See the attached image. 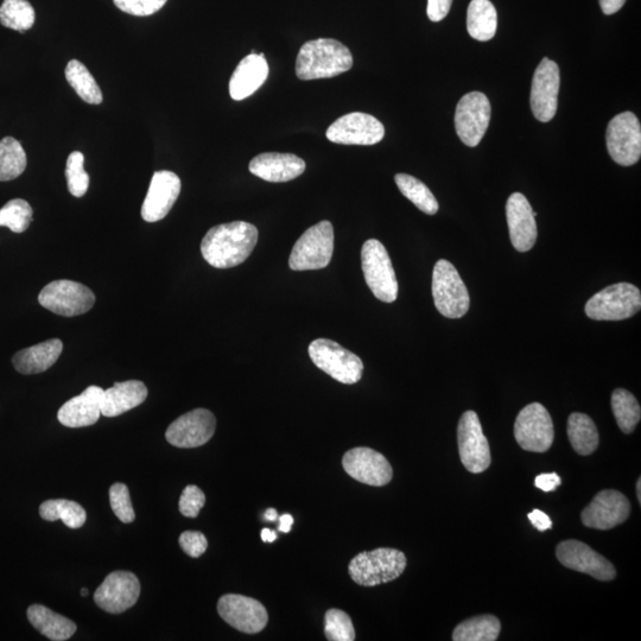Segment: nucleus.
Wrapping results in <instances>:
<instances>
[{
	"mask_svg": "<svg viewBox=\"0 0 641 641\" xmlns=\"http://www.w3.org/2000/svg\"><path fill=\"white\" fill-rule=\"evenodd\" d=\"M180 547L186 554L193 558H199L205 554L208 548V541L205 535L199 531L183 532L179 539Z\"/></svg>",
	"mask_w": 641,
	"mask_h": 641,
	"instance_id": "nucleus-45",
	"label": "nucleus"
},
{
	"mask_svg": "<svg viewBox=\"0 0 641 641\" xmlns=\"http://www.w3.org/2000/svg\"><path fill=\"white\" fill-rule=\"evenodd\" d=\"M81 595L82 596H87L88 595V589L87 588H82L81 589Z\"/></svg>",
	"mask_w": 641,
	"mask_h": 641,
	"instance_id": "nucleus-54",
	"label": "nucleus"
},
{
	"mask_svg": "<svg viewBox=\"0 0 641 641\" xmlns=\"http://www.w3.org/2000/svg\"><path fill=\"white\" fill-rule=\"evenodd\" d=\"M361 266L368 288L379 301L393 303L398 297L395 269L385 246L377 239L367 240L361 250Z\"/></svg>",
	"mask_w": 641,
	"mask_h": 641,
	"instance_id": "nucleus-7",
	"label": "nucleus"
},
{
	"mask_svg": "<svg viewBox=\"0 0 641 641\" xmlns=\"http://www.w3.org/2000/svg\"><path fill=\"white\" fill-rule=\"evenodd\" d=\"M506 218L514 249L530 251L536 244L538 231L530 202L523 194L513 193L507 200Z\"/></svg>",
	"mask_w": 641,
	"mask_h": 641,
	"instance_id": "nucleus-23",
	"label": "nucleus"
},
{
	"mask_svg": "<svg viewBox=\"0 0 641 641\" xmlns=\"http://www.w3.org/2000/svg\"><path fill=\"white\" fill-rule=\"evenodd\" d=\"M218 612L228 625L247 634L262 632L269 621L266 608L259 601L244 595L221 596Z\"/></svg>",
	"mask_w": 641,
	"mask_h": 641,
	"instance_id": "nucleus-19",
	"label": "nucleus"
},
{
	"mask_svg": "<svg viewBox=\"0 0 641 641\" xmlns=\"http://www.w3.org/2000/svg\"><path fill=\"white\" fill-rule=\"evenodd\" d=\"M453 0H428L427 14L431 22H441L452 9Z\"/></svg>",
	"mask_w": 641,
	"mask_h": 641,
	"instance_id": "nucleus-46",
	"label": "nucleus"
},
{
	"mask_svg": "<svg viewBox=\"0 0 641 641\" xmlns=\"http://www.w3.org/2000/svg\"><path fill=\"white\" fill-rule=\"evenodd\" d=\"M568 439L575 452L582 456L593 454L599 447L600 436L592 418L574 412L568 418Z\"/></svg>",
	"mask_w": 641,
	"mask_h": 641,
	"instance_id": "nucleus-31",
	"label": "nucleus"
},
{
	"mask_svg": "<svg viewBox=\"0 0 641 641\" xmlns=\"http://www.w3.org/2000/svg\"><path fill=\"white\" fill-rule=\"evenodd\" d=\"M640 308L641 294L636 285L618 283L590 298L585 312L595 321H623L637 315Z\"/></svg>",
	"mask_w": 641,
	"mask_h": 641,
	"instance_id": "nucleus-5",
	"label": "nucleus"
},
{
	"mask_svg": "<svg viewBox=\"0 0 641 641\" xmlns=\"http://www.w3.org/2000/svg\"><path fill=\"white\" fill-rule=\"evenodd\" d=\"M27 154L17 139L6 137L0 142V182L17 179L27 168Z\"/></svg>",
	"mask_w": 641,
	"mask_h": 641,
	"instance_id": "nucleus-36",
	"label": "nucleus"
},
{
	"mask_svg": "<svg viewBox=\"0 0 641 641\" xmlns=\"http://www.w3.org/2000/svg\"><path fill=\"white\" fill-rule=\"evenodd\" d=\"M556 556L564 567L590 575L599 581H612L617 576V570L607 558L575 539L558 544Z\"/></svg>",
	"mask_w": 641,
	"mask_h": 641,
	"instance_id": "nucleus-17",
	"label": "nucleus"
},
{
	"mask_svg": "<svg viewBox=\"0 0 641 641\" xmlns=\"http://www.w3.org/2000/svg\"><path fill=\"white\" fill-rule=\"evenodd\" d=\"M625 3L626 0H600L601 9L607 16L617 14Z\"/></svg>",
	"mask_w": 641,
	"mask_h": 641,
	"instance_id": "nucleus-49",
	"label": "nucleus"
},
{
	"mask_svg": "<svg viewBox=\"0 0 641 641\" xmlns=\"http://www.w3.org/2000/svg\"><path fill=\"white\" fill-rule=\"evenodd\" d=\"M395 181L405 198L414 203L420 211L428 215L439 212V202L422 181L408 174H397Z\"/></svg>",
	"mask_w": 641,
	"mask_h": 641,
	"instance_id": "nucleus-35",
	"label": "nucleus"
},
{
	"mask_svg": "<svg viewBox=\"0 0 641 641\" xmlns=\"http://www.w3.org/2000/svg\"><path fill=\"white\" fill-rule=\"evenodd\" d=\"M637 497H638L639 503H641V479L640 478L638 479V482H637Z\"/></svg>",
	"mask_w": 641,
	"mask_h": 641,
	"instance_id": "nucleus-53",
	"label": "nucleus"
},
{
	"mask_svg": "<svg viewBox=\"0 0 641 641\" xmlns=\"http://www.w3.org/2000/svg\"><path fill=\"white\" fill-rule=\"evenodd\" d=\"M501 631V624L494 615H480L463 621L456 626L453 633L454 641H495Z\"/></svg>",
	"mask_w": 641,
	"mask_h": 641,
	"instance_id": "nucleus-33",
	"label": "nucleus"
},
{
	"mask_svg": "<svg viewBox=\"0 0 641 641\" xmlns=\"http://www.w3.org/2000/svg\"><path fill=\"white\" fill-rule=\"evenodd\" d=\"M294 524V517L291 516V514H283L281 518H279V531L284 532V533H289L291 528H293Z\"/></svg>",
	"mask_w": 641,
	"mask_h": 641,
	"instance_id": "nucleus-50",
	"label": "nucleus"
},
{
	"mask_svg": "<svg viewBox=\"0 0 641 641\" xmlns=\"http://www.w3.org/2000/svg\"><path fill=\"white\" fill-rule=\"evenodd\" d=\"M514 437L526 452L545 453L554 443L555 431L549 411L532 403L519 412L514 423Z\"/></svg>",
	"mask_w": 641,
	"mask_h": 641,
	"instance_id": "nucleus-10",
	"label": "nucleus"
},
{
	"mask_svg": "<svg viewBox=\"0 0 641 641\" xmlns=\"http://www.w3.org/2000/svg\"><path fill=\"white\" fill-rule=\"evenodd\" d=\"M148 395V387L139 380L116 383L104 390L101 415L110 418L123 415L143 404Z\"/></svg>",
	"mask_w": 641,
	"mask_h": 641,
	"instance_id": "nucleus-27",
	"label": "nucleus"
},
{
	"mask_svg": "<svg viewBox=\"0 0 641 641\" xmlns=\"http://www.w3.org/2000/svg\"><path fill=\"white\" fill-rule=\"evenodd\" d=\"M141 595V583L130 571H113L94 593L95 604L103 611L120 614L135 606Z\"/></svg>",
	"mask_w": 641,
	"mask_h": 641,
	"instance_id": "nucleus-16",
	"label": "nucleus"
},
{
	"mask_svg": "<svg viewBox=\"0 0 641 641\" xmlns=\"http://www.w3.org/2000/svg\"><path fill=\"white\" fill-rule=\"evenodd\" d=\"M353 67V56L345 44L333 38L304 43L296 60L297 78L303 81L334 78Z\"/></svg>",
	"mask_w": 641,
	"mask_h": 641,
	"instance_id": "nucleus-2",
	"label": "nucleus"
},
{
	"mask_svg": "<svg viewBox=\"0 0 641 641\" xmlns=\"http://www.w3.org/2000/svg\"><path fill=\"white\" fill-rule=\"evenodd\" d=\"M325 634L329 641L355 640V630L349 615L340 609H329L325 615Z\"/></svg>",
	"mask_w": 641,
	"mask_h": 641,
	"instance_id": "nucleus-41",
	"label": "nucleus"
},
{
	"mask_svg": "<svg viewBox=\"0 0 641 641\" xmlns=\"http://www.w3.org/2000/svg\"><path fill=\"white\" fill-rule=\"evenodd\" d=\"M104 390L99 386L87 389L61 406L57 418L67 428L90 427L100 420Z\"/></svg>",
	"mask_w": 641,
	"mask_h": 641,
	"instance_id": "nucleus-24",
	"label": "nucleus"
},
{
	"mask_svg": "<svg viewBox=\"0 0 641 641\" xmlns=\"http://www.w3.org/2000/svg\"><path fill=\"white\" fill-rule=\"evenodd\" d=\"M65 75L68 84L87 104L100 105L103 103V93L84 63L78 60L69 61Z\"/></svg>",
	"mask_w": 641,
	"mask_h": 641,
	"instance_id": "nucleus-34",
	"label": "nucleus"
},
{
	"mask_svg": "<svg viewBox=\"0 0 641 641\" xmlns=\"http://www.w3.org/2000/svg\"><path fill=\"white\" fill-rule=\"evenodd\" d=\"M63 351L60 339H52L33 347L24 348L12 358L16 371L25 376L46 372L52 367Z\"/></svg>",
	"mask_w": 641,
	"mask_h": 641,
	"instance_id": "nucleus-28",
	"label": "nucleus"
},
{
	"mask_svg": "<svg viewBox=\"0 0 641 641\" xmlns=\"http://www.w3.org/2000/svg\"><path fill=\"white\" fill-rule=\"evenodd\" d=\"M342 466L349 477L368 486H385L393 477L390 462L383 454L371 448L349 450L342 459Z\"/></svg>",
	"mask_w": 641,
	"mask_h": 641,
	"instance_id": "nucleus-20",
	"label": "nucleus"
},
{
	"mask_svg": "<svg viewBox=\"0 0 641 641\" xmlns=\"http://www.w3.org/2000/svg\"><path fill=\"white\" fill-rule=\"evenodd\" d=\"M258 237L257 227L249 222L234 221L214 226L202 239V257L213 268H234L250 257Z\"/></svg>",
	"mask_w": 641,
	"mask_h": 641,
	"instance_id": "nucleus-1",
	"label": "nucleus"
},
{
	"mask_svg": "<svg viewBox=\"0 0 641 641\" xmlns=\"http://www.w3.org/2000/svg\"><path fill=\"white\" fill-rule=\"evenodd\" d=\"M329 142L342 145H374L383 141L384 125L371 114L348 113L336 119L327 130Z\"/></svg>",
	"mask_w": 641,
	"mask_h": 641,
	"instance_id": "nucleus-14",
	"label": "nucleus"
},
{
	"mask_svg": "<svg viewBox=\"0 0 641 641\" xmlns=\"http://www.w3.org/2000/svg\"><path fill=\"white\" fill-rule=\"evenodd\" d=\"M529 519L538 531L543 532L552 528L551 519L548 517V514H545L542 511L533 510L529 513Z\"/></svg>",
	"mask_w": 641,
	"mask_h": 641,
	"instance_id": "nucleus-48",
	"label": "nucleus"
},
{
	"mask_svg": "<svg viewBox=\"0 0 641 641\" xmlns=\"http://www.w3.org/2000/svg\"><path fill=\"white\" fill-rule=\"evenodd\" d=\"M433 296L436 309L448 319H461L468 313L471 304L468 290L458 270L448 260L441 259L435 264Z\"/></svg>",
	"mask_w": 641,
	"mask_h": 641,
	"instance_id": "nucleus-8",
	"label": "nucleus"
},
{
	"mask_svg": "<svg viewBox=\"0 0 641 641\" xmlns=\"http://www.w3.org/2000/svg\"><path fill=\"white\" fill-rule=\"evenodd\" d=\"M181 193V180L173 171H156L142 206V218L147 222L163 220Z\"/></svg>",
	"mask_w": 641,
	"mask_h": 641,
	"instance_id": "nucleus-22",
	"label": "nucleus"
},
{
	"mask_svg": "<svg viewBox=\"0 0 641 641\" xmlns=\"http://www.w3.org/2000/svg\"><path fill=\"white\" fill-rule=\"evenodd\" d=\"M40 516L47 522L62 520L68 528L80 529L85 525L87 513L80 504L67 499L44 501L40 506Z\"/></svg>",
	"mask_w": 641,
	"mask_h": 641,
	"instance_id": "nucleus-32",
	"label": "nucleus"
},
{
	"mask_svg": "<svg viewBox=\"0 0 641 641\" xmlns=\"http://www.w3.org/2000/svg\"><path fill=\"white\" fill-rule=\"evenodd\" d=\"M3 27L24 33L34 27L35 10L28 0H4L0 6Z\"/></svg>",
	"mask_w": 641,
	"mask_h": 641,
	"instance_id": "nucleus-38",
	"label": "nucleus"
},
{
	"mask_svg": "<svg viewBox=\"0 0 641 641\" xmlns=\"http://www.w3.org/2000/svg\"><path fill=\"white\" fill-rule=\"evenodd\" d=\"M406 556L402 551L380 548L361 552L348 566V573L359 586L374 587L389 583L402 576L406 569Z\"/></svg>",
	"mask_w": 641,
	"mask_h": 641,
	"instance_id": "nucleus-3",
	"label": "nucleus"
},
{
	"mask_svg": "<svg viewBox=\"0 0 641 641\" xmlns=\"http://www.w3.org/2000/svg\"><path fill=\"white\" fill-rule=\"evenodd\" d=\"M33 208L23 199L11 200L0 209V227H8L14 233L28 230L33 221Z\"/></svg>",
	"mask_w": 641,
	"mask_h": 641,
	"instance_id": "nucleus-39",
	"label": "nucleus"
},
{
	"mask_svg": "<svg viewBox=\"0 0 641 641\" xmlns=\"http://www.w3.org/2000/svg\"><path fill=\"white\" fill-rule=\"evenodd\" d=\"M630 501L621 492L605 490L595 495L581 514L582 523L590 529L611 530L630 517Z\"/></svg>",
	"mask_w": 641,
	"mask_h": 641,
	"instance_id": "nucleus-21",
	"label": "nucleus"
},
{
	"mask_svg": "<svg viewBox=\"0 0 641 641\" xmlns=\"http://www.w3.org/2000/svg\"><path fill=\"white\" fill-rule=\"evenodd\" d=\"M264 518L265 520H268V522H275V520L278 518V513L275 509L266 510Z\"/></svg>",
	"mask_w": 641,
	"mask_h": 641,
	"instance_id": "nucleus-52",
	"label": "nucleus"
},
{
	"mask_svg": "<svg viewBox=\"0 0 641 641\" xmlns=\"http://www.w3.org/2000/svg\"><path fill=\"white\" fill-rule=\"evenodd\" d=\"M205 504V493L198 486L189 485L184 488L181 494L179 509L184 517L196 518Z\"/></svg>",
	"mask_w": 641,
	"mask_h": 641,
	"instance_id": "nucleus-44",
	"label": "nucleus"
},
{
	"mask_svg": "<svg viewBox=\"0 0 641 641\" xmlns=\"http://www.w3.org/2000/svg\"><path fill=\"white\" fill-rule=\"evenodd\" d=\"M606 142L609 155L623 167L639 162L641 157V126L636 114H618L608 124Z\"/></svg>",
	"mask_w": 641,
	"mask_h": 641,
	"instance_id": "nucleus-11",
	"label": "nucleus"
},
{
	"mask_svg": "<svg viewBox=\"0 0 641 641\" xmlns=\"http://www.w3.org/2000/svg\"><path fill=\"white\" fill-rule=\"evenodd\" d=\"M308 351L316 367L342 384H357L363 377V360L338 342L317 339L310 344Z\"/></svg>",
	"mask_w": 641,
	"mask_h": 641,
	"instance_id": "nucleus-6",
	"label": "nucleus"
},
{
	"mask_svg": "<svg viewBox=\"0 0 641 641\" xmlns=\"http://www.w3.org/2000/svg\"><path fill=\"white\" fill-rule=\"evenodd\" d=\"M459 453L468 472L480 474L491 466L492 456L479 416L475 411L462 415L458 428Z\"/></svg>",
	"mask_w": 641,
	"mask_h": 641,
	"instance_id": "nucleus-12",
	"label": "nucleus"
},
{
	"mask_svg": "<svg viewBox=\"0 0 641 641\" xmlns=\"http://www.w3.org/2000/svg\"><path fill=\"white\" fill-rule=\"evenodd\" d=\"M168 0H113L119 10L132 16H151L160 11Z\"/></svg>",
	"mask_w": 641,
	"mask_h": 641,
	"instance_id": "nucleus-43",
	"label": "nucleus"
},
{
	"mask_svg": "<svg viewBox=\"0 0 641 641\" xmlns=\"http://www.w3.org/2000/svg\"><path fill=\"white\" fill-rule=\"evenodd\" d=\"M217 418L207 409H195L169 425L165 439L177 448H198L212 439Z\"/></svg>",
	"mask_w": 641,
	"mask_h": 641,
	"instance_id": "nucleus-18",
	"label": "nucleus"
},
{
	"mask_svg": "<svg viewBox=\"0 0 641 641\" xmlns=\"http://www.w3.org/2000/svg\"><path fill=\"white\" fill-rule=\"evenodd\" d=\"M562 480L556 473L541 474L535 480V485L543 492H554L558 486H561Z\"/></svg>",
	"mask_w": 641,
	"mask_h": 641,
	"instance_id": "nucleus-47",
	"label": "nucleus"
},
{
	"mask_svg": "<svg viewBox=\"0 0 641 641\" xmlns=\"http://www.w3.org/2000/svg\"><path fill=\"white\" fill-rule=\"evenodd\" d=\"M249 169L251 174L268 182H289L297 179L306 170V162L293 154L265 152L253 158Z\"/></svg>",
	"mask_w": 641,
	"mask_h": 641,
	"instance_id": "nucleus-25",
	"label": "nucleus"
},
{
	"mask_svg": "<svg viewBox=\"0 0 641 641\" xmlns=\"http://www.w3.org/2000/svg\"><path fill=\"white\" fill-rule=\"evenodd\" d=\"M334 252V228L329 221L308 228L291 251L289 266L294 271L327 268Z\"/></svg>",
	"mask_w": 641,
	"mask_h": 641,
	"instance_id": "nucleus-4",
	"label": "nucleus"
},
{
	"mask_svg": "<svg viewBox=\"0 0 641 641\" xmlns=\"http://www.w3.org/2000/svg\"><path fill=\"white\" fill-rule=\"evenodd\" d=\"M262 539L265 543H274L277 539V533L275 531H271L270 529H263L262 530Z\"/></svg>",
	"mask_w": 641,
	"mask_h": 641,
	"instance_id": "nucleus-51",
	"label": "nucleus"
},
{
	"mask_svg": "<svg viewBox=\"0 0 641 641\" xmlns=\"http://www.w3.org/2000/svg\"><path fill=\"white\" fill-rule=\"evenodd\" d=\"M38 302L56 315L74 317L90 312L95 295L84 284L61 279L46 285L38 295Z\"/></svg>",
	"mask_w": 641,
	"mask_h": 641,
	"instance_id": "nucleus-9",
	"label": "nucleus"
},
{
	"mask_svg": "<svg viewBox=\"0 0 641 641\" xmlns=\"http://www.w3.org/2000/svg\"><path fill=\"white\" fill-rule=\"evenodd\" d=\"M27 615L30 624L50 640L65 641L71 639L76 632V625L72 620L53 612L46 606H30Z\"/></svg>",
	"mask_w": 641,
	"mask_h": 641,
	"instance_id": "nucleus-29",
	"label": "nucleus"
},
{
	"mask_svg": "<svg viewBox=\"0 0 641 641\" xmlns=\"http://www.w3.org/2000/svg\"><path fill=\"white\" fill-rule=\"evenodd\" d=\"M110 503L114 514H116L120 522L130 524L136 519L128 486L120 484V482L112 485L110 488Z\"/></svg>",
	"mask_w": 641,
	"mask_h": 641,
	"instance_id": "nucleus-42",
	"label": "nucleus"
},
{
	"mask_svg": "<svg viewBox=\"0 0 641 641\" xmlns=\"http://www.w3.org/2000/svg\"><path fill=\"white\" fill-rule=\"evenodd\" d=\"M269 76V65L264 54L252 52L241 60L230 81V94L233 100H244L256 93Z\"/></svg>",
	"mask_w": 641,
	"mask_h": 641,
	"instance_id": "nucleus-26",
	"label": "nucleus"
},
{
	"mask_svg": "<svg viewBox=\"0 0 641 641\" xmlns=\"http://www.w3.org/2000/svg\"><path fill=\"white\" fill-rule=\"evenodd\" d=\"M612 410L621 431L625 434H632L641 418V409L637 398L630 391L614 390Z\"/></svg>",
	"mask_w": 641,
	"mask_h": 641,
	"instance_id": "nucleus-37",
	"label": "nucleus"
},
{
	"mask_svg": "<svg viewBox=\"0 0 641 641\" xmlns=\"http://www.w3.org/2000/svg\"><path fill=\"white\" fill-rule=\"evenodd\" d=\"M560 86V68L544 57L533 75L531 87V110L539 122L548 123L556 116Z\"/></svg>",
	"mask_w": 641,
	"mask_h": 641,
	"instance_id": "nucleus-15",
	"label": "nucleus"
},
{
	"mask_svg": "<svg viewBox=\"0 0 641 641\" xmlns=\"http://www.w3.org/2000/svg\"><path fill=\"white\" fill-rule=\"evenodd\" d=\"M85 156L80 151H74L69 155L66 167V179L69 193L75 198H82L90 186V175L86 173Z\"/></svg>",
	"mask_w": 641,
	"mask_h": 641,
	"instance_id": "nucleus-40",
	"label": "nucleus"
},
{
	"mask_svg": "<svg viewBox=\"0 0 641 641\" xmlns=\"http://www.w3.org/2000/svg\"><path fill=\"white\" fill-rule=\"evenodd\" d=\"M498 15L491 0H472L468 6L467 29L474 40L491 41L497 33Z\"/></svg>",
	"mask_w": 641,
	"mask_h": 641,
	"instance_id": "nucleus-30",
	"label": "nucleus"
},
{
	"mask_svg": "<svg viewBox=\"0 0 641 641\" xmlns=\"http://www.w3.org/2000/svg\"><path fill=\"white\" fill-rule=\"evenodd\" d=\"M491 103L484 93L462 97L455 112V129L463 144L478 147L491 122Z\"/></svg>",
	"mask_w": 641,
	"mask_h": 641,
	"instance_id": "nucleus-13",
	"label": "nucleus"
}]
</instances>
